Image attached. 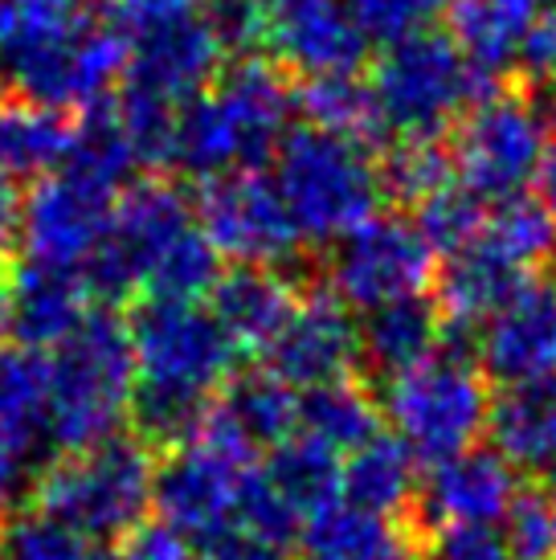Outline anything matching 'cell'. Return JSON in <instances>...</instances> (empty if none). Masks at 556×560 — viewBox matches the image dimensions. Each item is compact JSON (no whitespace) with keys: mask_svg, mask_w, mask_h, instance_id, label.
<instances>
[{"mask_svg":"<svg viewBox=\"0 0 556 560\" xmlns=\"http://www.w3.org/2000/svg\"><path fill=\"white\" fill-rule=\"evenodd\" d=\"M294 110V91L275 62L242 58L176 110L172 168L197 180L254 172L278 152Z\"/></svg>","mask_w":556,"mask_h":560,"instance_id":"6da1fadb","label":"cell"},{"mask_svg":"<svg viewBox=\"0 0 556 560\" xmlns=\"http://www.w3.org/2000/svg\"><path fill=\"white\" fill-rule=\"evenodd\" d=\"M136 397V348L131 327L115 307L94 303L86 319L49 357L46 442L58 451H82L115 438L131 418Z\"/></svg>","mask_w":556,"mask_h":560,"instance_id":"7a4b0ae2","label":"cell"},{"mask_svg":"<svg viewBox=\"0 0 556 560\" xmlns=\"http://www.w3.org/2000/svg\"><path fill=\"white\" fill-rule=\"evenodd\" d=\"M275 188L291 209L299 234L311 242H340L381 205V164L369 156V143L324 131L294 127L275 152Z\"/></svg>","mask_w":556,"mask_h":560,"instance_id":"3957f363","label":"cell"},{"mask_svg":"<svg viewBox=\"0 0 556 560\" xmlns=\"http://www.w3.org/2000/svg\"><path fill=\"white\" fill-rule=\"evenodd\" d=\"M152 487V446L139 434H115L58 454L33 482V503L91 540H124L143 524Z\"/></svg>","mask_w":556,"mask_h":560,"instance_id":"277c9868","label":"cell"},{"mask_svg":"<svg viewBox=\"0 0 556 560\" xmlns=\"http://www.w3.org/2000/svg\"><path fill=\"white\" fill-rule=\"evenodd\" d=\"M258 475V458L246 438H238L230 421L217 413V401L197 434L155 463L152 503L160 520L176 528L185 540H217L238 532L242 503L250 482Z\"/></svg>","mask_w":556,"mask_h":560,"instance_id":"5b68a950","label":"cell"},{"mask_svg":"<svg viewBox=\"0 0 556 560\" xmlns=\"http://www.w3.org/2000/svg\"><path fill=\"white\" fill-rule=\"evenodd\" d=\"M381 413L405 451L433 467L450 454L479 446L491 421V393L479 369L442 343L421 364L389 376Z\"/></svg>","mask_w":556,"mask_h":560,"instance_id":"8992f818","label":"cell"},{"mask_svg":"<svg viewBox=\"0 0 556 560\" xmlns=\"http://www.w3.org/2000/svg\"><path fill=\"white\" fill-rule=\"evenodd\" d=\"M369 86L381 124L397 140H438V131L463 119L491 91V82L466 62L463 49L430 30L385 46Z\"/></svg>","mask_w":556,"mask_h":560,"instance_id":"52a82bcc","label":"cell"},{"mask_svg":"<svg viewBox=\"0 0 556 560\" xmlns=\"http://www.w3.org/2000/svg\"><path fill=\"white\" fill-rule=\"evenodd\" d=\"M127 327L136 348V385L143 389L217 401V389L230 385L238 348L213 312H201L197 303L143 299Z\"/></svg>","mask_w":556,"mask_h":560,"instance_id":"ba28073f","label":"cell"},{"mask_svg":"<svg viewBox=\"0 0 556 560\" xmlns=\"http://www.w3.org/2000/svg\"><path fill=\"white\" fill-rule=\"evenodd\" d=\"M544 148L548 115L541 103L516 91H487L459 119L454 172L479 201H508L536 180Z\"/></svg>","mask_w":556,"mask_h":560,"instance_id":"9c48e42d","label":"cell"},{"mask_svg":"<svg viewBox=\"0 0 556 560\" xmlns=\"http://www.w3.org/2000/svg\"><path fill=\"white\" fill-rule=\"evenodd\" d=\"M193 225V209L181 197V188L143 176L119 192L111 209V221L91 258L82 262V279L99 303H119V299L143 291L148 270L155 258Z\"/></svg>","mask_w":556,"mask_h":560,"instance_id":"30bf717a","label":"cell"},{"mask_svg":"<svg viewBox=\"0 0 556 560\" xmlns=\"http://www.w3.org/2000/svg\"><path fill=\"white\" fill-rule=\"evenodd\" d=\"M433 279V246L402 213H372L352 234L332 242L327 291L348 312H377L417 299Z\"/></svg>","mask_w":556,"mask_h":560,"instance_id":"8fae6325","label":"cell"},{"mask_svg":"<svg viewBox=\"0 0 556 560\" xmlns=\"http://www.w3.org/2000/svg\"><path fill=\"white\" fill-rule=\"evenodd\" d=\"M197 221L217 254L230 258L233 266L282 270L303 249V234L282 192L275 188V180H266L258 172H233V176L205 180Z\"/></svg>","mask_w":556,"mask_h":560,"instance_id":"7c38bea8","label":"cell"},{"mask_svg":"<svg viewBox=\"0 0 556 560\" xmlns=\"http://www.w3.org/2000/svg\"><path fill=\"white\" fill-rule=\"evenodd\" d=\"M115 201H119L115 188L94 185L70 168L42 176L21 201V230H16L30 262L82 270L107 230Z\"/></svg>","mask_w":556,"mask_h":560,"instance_id":"4fadbf2b","label":"cell"},{"mask_svg":"<svg viewBox=\"0 0 556 560\" xmlns=\"http://www.w3.org/2000/svg\"><path fill=\"white\" fill-rule=\"evenodd\" d=\"M127 37H131V54H127V74L119 86L164 98L172 107H185L209 91L225 66V46L217 42L205 13L169 16Z\"/></svg>","mask_w":556,"mask_h":560,"instance_id":"5bb4252c","label":"cell"},{"mask_svg":"<svg viewBox=\"0 0 556 560\" xmlns=\"http://www.w3.org/2000/svg\"><path fill=\"white\" fill-rule=\"evenodd\" d=\"M263 46L287 70L320 79L356 74L369 37L356 25L348 0H263Z\"/></svg>","mask_w":556,"mask_h":560,"instance_id":"9a60e30c","label":"cell"},{"mask_svg":"<svg viewBox=\"0 0 556 560\" xmlns=\"http://www.w3.org/2000/svg\"><path fill=\"white\" fill-rule=\"evenodd\" d=\"M266 357L270 373L303 393L352 381V369L360 364V327L340 299L320 291L294 303L291 319L266 348Z\"/></svg>","mask_w":556,"mask_h":560,"instance_id":"2e32d148","label":"cell"},{"mask_svg":"<svg viewBox=\"0 0 556 560\" xmlns=\"http://www.w3.org/2000/svg\"><path fill=\"white\" fill-rule=\"evenodd\" d=\"M417 495L438 528H499L520 495V482L516 467L499 451L471 446L433 463Z\"/></svg>","mask_w":556,"mask_h":560,"instance_id":"e0dca14e","label":"cell"},{"mask_svg":"<svg viewBox=\"0 0 556 560\" xmlns=\"http://www.w3.org/2000/svg\"><path fill=\"white\" fill-rule=\"evenodd\" d=\"M479 364L503 389L556 373V287L528 282L479 327Z\"/></svg>","mask_w":556,"mask_h":560,"instance_id":"ac0fdd59","label":"cell"},{"mask_svg":"<svg viewBox=\"0 0 556 560\" xmlns=\"http://www.w3.org/2000/svg\"><path fill=\"white\" fill-rule=\"evenodd\" d=\"M91 287L74 266L25 262L9 287V331L21 348L46 352L74 331L91 312Z\"/></svg>","mask_w":556,"mask_h":560,"instance_id":"d6986e66","label":"cell"},{"mask_svg":"<svg viewBox=\"0 0 556 560\" xmlns=\"http://www.w3.org/2000/svg\"><path fill=\"white\" fill-rule=\"evenodd\" d=\"M294 287L278 270L266 266H233L230 275H221L209 295V312L230 336L238 352H266L282 324L291 319Z\"/></svg>","mask_w":556,"mask_h":560,"instance_id":"ffe728a7","label":"cell"},{"mask_svg":"<svg viewBox=\"0 0 556 560\" xmlns=\"http://www.w3.org/2000/svg\"><path fill=\"white\" fill-rule=\"evenodd\" d=\"M536 16H541L536 0H450L447 4L450 42L463 49V58L487 82L520 70V54Z\"/></svg>","mask_w":556,"mask_h":560,"instance_id":"44dd1931","label":"cell"},{"mask_svg":"<svg viewBox=\"0 0 556 560\" xmlns=\"http://www.w3.org/2000/svg\"><path fill=\"white\" fill-rule=\"evenodd\" d=\"M528 275L532 270L516 266L487 237H475L471 246L450 254L447 270L438 279L442 312H447V319L454 327H483L499 307H508L511 299L532 282Z\"/></svg>","mask_w":556,"mask_h":560,"instance_id":"7402d4cb","label":"cell"},{"mask_svg":"<svg viewBox=\"0 0 556 560\" xmlns=\"http://www.w3.org/2000/svg\"><path fill=\"white\" fill-rule=\"evenodd\" d=\"M299 545L303 560H421L417 536L397 515H377L352 503H332L311 515Z\"/></svg>","mask_w":556,"mask_h":560,"instance_id":"603a6c76","label":"cell"},{"mask_svg":"<svg viewBox=\"0 0 556 560\" xmlns=\"http://www.w3.org/2000/svg\"><path fill=\"white\" fill-rule=\"evenodd\" d=\"M487 430L495 438V451L508 458L516 470H556V373L524 385H508L491 401Z\"/></svg>","mask_w":556,"mask_h":560,"instance_id":"cb8c5ba5","label":"cell"},{"mask_svg":"<svg viewBox=\"0 0 556 560\" xmlns=\"http://www.w3.org/2000/svg\"><path fill=\"white\" fill-rule=\"evenodd\" d=\"M438 348H442V319H438V307L426 303V295L377 307L364 315V327H360V360L385 381L421 364Z\"/></svg>","mask_w":556,"mask_h":560,"instance_id":"d4e9b609","label":"cell"},{"mask_svg":"<svg viewBox=\"0 0 556 560\" xmlns=\"http://www.w3.org/2000/svg\"><path fill=\"white\" fill-rule=\"evenodd\" d=\"M74 143V115L46 103L13 98L0 103V168L9 176H49L70 156Z\"/></svg>","mask_w":556,"mask_h":560,"instance_id":"484cf974","label":"cell"},{"mask_svg":"<svg viewBox=\"0 0 556 560\" xmlns=\"http://www.w3.org/2000/svg\"><path fill=\"white\" fill-rule=\"evenodd\" d=\"M340 454L320 446L308 434H294L282 446H275V454L266 458L263 467L266 487L275 491V499L299 524H308L311 515H320L324 508L340 503Z\"/></svg>","mask_w":556,"mask_h":560,"instance_id":"4316f807","label":"cell"},{"mask_svg":"<svg viewBox=\"0 0 556 560\" xmlns=\"http://www.w3.org/2000/svg\"><path fill=\"white\" fill-rule=\"evenodd\" d=\"M299 409H303L299 389L270 369L230 376V385L217 397V413L230 421L238 438H246L254 451L258 446L275 451L287 438L299 434Z\"/></svg>","mask_w":556,"mask_h":560,"instance_id":"83f0119b","label":"cell"},{"mask_svg":"<svg viewBox=\"0 0 556 560\" xmlns=\"http://www.w3.org/2000/svg\"><path fill=\"white\" fill-rule=\"evenodd\" d=\"M340 495L352 508L377 515H397L417 499V458L405 451V442L389 434L369 438L344 458Z\"/></svg>","mask_w":556,"mask_h":560,"instance_id":"f1b7e54d","label":"cell"},{"mask_svg":"<svg viewBox=\"0 0 556 560\" xmlns=\"http://www.w3.org/2000/svg\"><path fill=\"white\" fill-rule=\"evenodd\" d=\"M49 409V357L33 348H0V434H9L30 454L46 442Z\"/></svg>","mask_w":556,"mask_h":560,"instance_id":"f546056e","label":"cell"},{"mask_svg":"<svg viewBox=\"0 0 556 560\" xmlns=\"http://www.w3.org/2000/svg\"><path fill=\"white\" fill-rule=\"evenodd\" d=\"M381 405L372 401L352 381H336L324 389L303 393V409H299V434L315 438L320 446L336 454H352L364 446L369 438L381 434Z\"/></svg>","mask_w":556,"mask_h":560,"instance_id":"4dcf8cb0","label":"cell"},{"mask_svg":"<svg viewBox=\"0 0 556 560\" xmlns=\"http://www.w3.org/2000/svg\"><path fill=\"white\" fill-rule=\"evenodd\" d=\"M294 107L308 115L311 127H324V131H336V136H348V140L372 143L385 136L372 86L360 82L356 74L308 79L299 86V94H294Z\"/></svg>","mask_w":556,"mask_h":560,"instance_id":"1f68e13d","label":"cell"},{"mask_svg":"<svg viewBox=\"0 0 556 560\" xmlns=\"http://www.w3.org/2000/svg\"><path fill=\"white\" fill-rule=\"evenodd\" d=\"M217 279H221V254L201 234V225L193 221L148 270L143 299H155V303H201V299L213 295Z\"/></svg>","mask_w":556,"mask_h":560,"instance_id":"d6a6232c","label":"cell"},{"mask_svg":"<svg viewBox=\"0 0 556 560\" xmlns=\"http://www.w3.org/2000/svg\"><path fill=\"white\" fill-rule=\"evenodd\" d=\"M0 560H119L107 540H91L46 512H21L4 524Z\"/></svg>","mask_w":556,"mask_h":560,"instance_id":"836d02e7","label":"cell"},{"mask_svg":"<svg viewBox=\"0 0 556 560\" xmlns=\"http://www.w3.org/2000/svg\"><path fill=\"white\" fill-rule=\"evenodd\" d=\"M499 254H508L516 266L548 262L556 254V218L532 197H508V201H495V209L483 221V234Z\"/></svg>","mask_w":556,"mask_h":560,"instance_id":"e575fe53","label":"cell"},{"mask_svg":"<svg viewBox=\"0 0 556 560\" xmlns=\"http://www.w3.org/2000/svg\"><path fill=\"white\" fill-rule=\"evenodd\" d=\"M459 180L454 172V152H447L438 140H397L389 148L385 164H381V185L393 192L397 201L417 205L433 197L438 188Z\"/></svg>","mask_w":556,"mask_h":560,"instance_id":"d590c367","label":"cell"},{"mask_svg":"<svg viewBox=\"0 0 556 560\" xmlns=\"http://www.w3.org/2000/svg\"><path fill=\"white\" fill-rule=\"evenodd\" d=\"M414 221H417V230L426 234V242H430L433 249H447V254H454V249L471 246V242L483 234V221H487V213H483L479 197H475L463 180H454V185L438 188L433 197H426V201L417 205Z\"/></svg>","mask_w":556,"mask_h":560,"instance_id":"8d00e7d4","label":"cell"},{"mask_svg":"<svg viewBox=\"0 0 556 560\" xmlns=\"http://www.w3.org/2000/svg\"><path fill=\"white\" fill-rule=\"evenodd\" d=\"M450 0H348L356 25L364 30L369 42H402L409 33L430 30L433 16L447 13Z\"/></svg>","mask_w":556,"mask_h":560,"instance_id":"74e56055","label":"cell"},{"mask_svg":"<svg viewBox=\"0 0 556 560\" xmlns=\"http://www.w3.org/2000/svg\"><path fill=\"white\" fill-rule=\"evenodd\" d=\"M503 540L520 560H553L556 552V503L532 491H520L511 512L503 515Z\"/></svg>","mask_w":556,"mask_h":560,"instance_id":"f35d334b","label":"cell"},{"mask_svg":"<svg viewBox=\"0 0 556 560\" xmlns=\"http://www.w3.org/2000/svg\"><path fill=\"white\" fill-rule=\"evenodd\" d=\"M201 13L213 25L225 54H246L263 46V0H205Z\"/></svg>","mask_w":556,"mask_h":560,"instance_id":"ab89813d","label":"cell"},{"mask_svg":"<svg viewBox=\"0 0 556 560\" xmlns=\"http://www.w3.org/2000/svg\"><path fill=\"white\" fill-rule=\"evenodd\" d=\"M433 560H520L499 528H442Z\"/></svg>","mask_w":556,"mask_h":560,"instance_id":"60d3db41","label":"cell"},{"mask_svg":"<svg viewBox=\"0 0 556 560\" xmlns=\"http://www.w3.org/2000/svg\"><path fill=\"white\" fill-rule=\"evenodd\" d=\"M119 560H193V540H185L164 520L155 524H139L124 536Z\"/></svg>","mask_w":556,"mask_h":560,"instance_id":"b9f144b4","label":"cell"},{"mask_svg":"<svg viewBox=\"0 0 556 560\" xmlns=\"http://www.w3.org/2000/svg\"><path fill=\"white\" fill-rule=\"evenodd\" d=\"M201 4L205 0H107L111 21L127 33L155 25V21H169V16L201 13Z\"/></svg>","mask_w":556,"mask_h":560,"instance_id":"7bdbcfd3","label":"cell"},{"mask_svg":"<svg viewBox=\"0 0 556 560\" xmlns=\"http://www.w3.org/2000/svg\"><path fill=\"white\" fill-rule=\"evenodd\" d=\"M520 70L528 79H553L556 74V13L541 9L524 42V54H520Z\"/></svg>","mask_w":556,"mask_h":560,"instance_id":"ee69618b","label":"cell"},{"mask_svg":"<svg viewBox=\"0 0 556 560\" xmlns=\"http://www.w3.org/2000/svg\"><path fill=\"white\" fill-rule=\"evenodd\" d=\"M201 560H282V548L270 540H258L250 532H225L205 545Z\"/></svg>","mask_w":556,"mask_h":560,"instance_id":"f6af8a7d","label":"cell"},{"mask_svg":"<svg viewBox=\"0 0 556 560\" xmlns=\"http://www.w3.org/2000/svg\"><path fill=\"white\" fill-rule=\"evenodd\" d=\"M25 482V451L9 434H0V512L9 508Z\"/></svg>","mask_w":556,"mask_h":560,"instance_id":"bcb514c9","label":"cell"},{"mask_svg":"<svg viewBox=\"0 0 556 560\" xmlns=\"http://www.w3.org/2000/svg\"><path fill=\"white\" fill-rule=\"evenodd\" d=\"M21 230V197H16V180L0 168V246H9Z\"/></svg>","mask_w":556,"mask_h":560,"instance_id":"7dc6e473","label":"cell"},{"mask_svg":"<svg viewBox=\"0 0 556 560\" xmlns=\"http://www.w3.org/2000/svg\"><path fill=\"white\" fill-rule=\"evenodd\" d=\"M536 185H541V205L556 218V136H548V148L536 168Z\"/></svg>","mask_w":556,"mask_h":560,"instance_id":"c3c4849f","label":"cell"},{"mask_svg":"<svg viewBox=\"0 0 556 560\" xmlns=\"http://www.w3.org/2000/svg\"><path fill=\"white\" fill-rule=\"evenodd\" d=\"M9 287H13V275L0 262V331L9 327Z\"/></svg>","mask_w":556,"mask_h":560,"instance_id":"681fc988","label":"cell"},{"mask_svg":"<svg viewBox=\"0 0 556 560\" xmlns=\"http://www.w3.org/2000/svg\"><path fill=\"white\" fill-rule=\"evenodd\" d=\"M42 4H58V9H74V13H86V0H42Z\"/></svg>","mask_w":556,"mask_h":560,"instance_id":"f907efd6","label":"cell"},{"mask_svg":"<svg viewBox=\"0 0 556 560\" xmlns=\"http://www.w3.org/2000/svg\"><path fill=\"white\" fill-rule=\"evenodd\" d=\"M4 79H9V70H4V58H0V103H4Z\"/></svg>","mask_w":556,"mask_h":560,"instance_id":"816d5d0a","label":"cell"},{"mask_svg":"<svg viewBox=\"0 0 556 560\" xmlns=\"http://www.w3.org/2000/svg\"><path fill=\"white\" fill-rule=\"evenodd\" d=\"M536 9H544V13H556V0H536Z\"/></svg>","mask_w":556,"mask_h":560,"instance_id":"f5cc1de1","label":"cell"},{"mask_svg":"<svg viewBox=\"0 0 556 560\" xmlns=\"http://www.w3.org/2000/svg\"><path fill=\"white\" fill-rule=\"evenodd\" d=\"M553 499H556V470H553Z\"/></svg>","mask_w":556,"mask_h":560,"instance_id":"db71d44e","label":"cell"},{"mask_svg":"<svg viewBox=\"0 0 556 560\" xmlns=\"http://www.w3.org/2000/svg\"><path fill=\"white\" fill-rule=\"evenodd\" d=\"M553 98H556V74H553Z\"/></svg>","mask_w":556,"mask_h":560,"instance_id":"11a10c76","label":"cell"},{"mask_svg":"<svg viewBox=\"0 0 556 560\" xmlns=\"http://www.w3.org/2000/svg\"><path fill=\"white\" fill-rule=\"evenodd\" d=\"M0 536H4V524H0Z\"/></svg>","mask_w":556,"mask_h":560,"instance_id":"9f6ffc18","label":"cell"},{"mask_svg":"<svg viewBox=\"0 0 556 560\" xmlns=\"http://www.w3.org/2000/svg\"><path fill=\"white\" fill-rule=\"evenodd\" d=\"M553 560H556V552H553Z\"/></svg>","mask_w":556,"mask_h":560,"instance_id":"6f0895ef","label":"cell"}]
</instances>
